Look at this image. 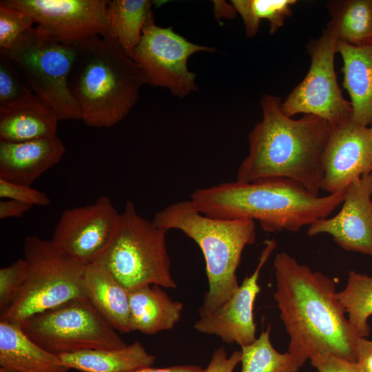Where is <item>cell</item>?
<instances>
[{
  "mask_svg": "<svg viewBox=\"0 0 372 372\" xmlns=\"http://www.w3.org/2000/svg\"><path fill=\"white\" fill-rule=\"evenodd\" d=\"M310 362L318 372H362L357 362L331 353L316 354Z\"/></svg>",
  "mask_w": 372,
  "mask_h": 372,
  "instance_id": "33",
  "label": "cell"
},
{
  "mask_svg": "<svg viewBox=\"0 0 372 372\" xmlns=\"http://www.w3.org/2000/svg\"><path fill=\"white\" fill-rule=\"evenodd\" d=\"M27 262L25 282L17 299L0 320L19 324L70 300L87 298L85 265L57 248L51 240L28 236L23 244Z\"/></svg>",
  "mask_w": 372,
  "mask_h": 372,
  "instance_id": "7",
  "label": "cell"
},
{
  "mask_svg": "<svg viewBox=\"0 0 372 372\" xmlns=\"http://www.w3.org/2000/svg\"><path fill=\"white\" fill-rule=\"evenodd\" d=\"M59 121L52 108L33 94L0 109V141L22 142L56 135Z\"/></svg>",
  "mask_w": 372,
  "mask_h": 372,
  "instance_id": "18",
  "label": "cell"
},
{
  "mask_svg": "<svg viewBox=\"0 0 372 372\" xmlns=\"http://www.w3.org/2000/svg\"><path fill=\"white\" fill-rule=\"evenodd\" d=\"M322 189L344 191L362 176L372 172V126L350 119L331 127L322 154Z\"/></svg>",
  "mask_w": 372,
  "mask_h": 372,
  "instance_id": "14",
  "label": "cell"
},
{
  "mask_svg": "<svg viewBox=\"0 0 372 372\" xmlns=\"http://www.w3.org/2000/svg\"><path fill=\"white\" fill-rule=\"evenodd\" d=\"M26 273L27 262L24 258L0 269V314L17 299L25 282Z\"/></svg>",
  "mask_w": 372,
  "mask_h": 372,
  "instance_id": "31",
  "label": "cell"
},
{
  "mask_svg": "<svg viewBox=\"0 0 372 372\" xmlns=\"http://www.w3.org/2000/svg\"><path fill=\"white\" fill-rule=\"evenodd\" d=\"M65 152L56 135L22 142L0 141V178L31 186Z\"/></svg>",
  "mask_w": 372,
  "mask_h": 372,
  "instance_id": "17",
  "label": "cell"
},
{
  "mask_svg": "<svg viewBox=\"0 0 372 372\" xmlns=\"http://www.w3.org/2000/svg\"><path fill=\"white\" fill-rule=\"evenodd\" d=\"M271 325L251 344L241 347V372H298L300 366L288 351H276L270 340Z\"/></svg>",
  "mask_w": 372,
  "mask_h": 372,
  "instance_id": "27",
  "label": "cell"
},
{
  "mask_svg": "<svg viewBox=\"0 0 372 372\" xmlns=\"http://www.w3.org/2000/svg\"><path fill=\"white\" fill-rule=\"evenodd\" d=\"M33 206L17 201L8 199L0 201V219L15 217L21 218L27 211L32 209Z\"/></svg>",
  "mask_w": 372,
  "mask_h": 372,
  "instance_id": "36",
  "label": "cell"
},
{
  "mask_svg": "<svg viewBox=\"0 0 372 372\" xmlns=\"http://www.w3.org/2000/svg\"><path fill=\"white\" fill-rule=\"evenodd\" d=\"M163 1L151 0L109 1L106 11L107 36L116 39L132 59L143 28L154 22L152 7Z\"/></svg>",
  "mask_w": 372,
  "mask_h": 372,
  "instance_id": "24",
  "label": "cell"
},
{
  "mask_svg": "<svg viewBox=\"0 0 372 372\" xmlns=\"http://www.w3.org/2000/svg\"><path fill=\"white\" fill-rule=\"evenodd\" d=\"M152 222L166 231H181L201 249L209 288L199 309L200 317L210 313L237 291L240 285L236 270L242 253L256 240L254 220L209 217L188 200L158 211Z\"/></svg>",
  "mask_w": 372,
  "mask_h": 372,
  "instance_id": "5",
  "label": "cell"
},
{
  "mask_svg": "<svg viewBox=\"0 0 372 372\" xmlns=\"http://www.w3.org/2000/svg\"><path fill=\"white\" fill-rule=\"evenodd\" d=\"M203 369L197 365H178L166 368H143L131 372H203Z\"/></svg>",
  "mask_w": 372,
  "mask_h": 372,
  "instance_id": "37",
  "label": "cell"
},
{
  "mask_svg": "<svg viewBox=\"0 0 372 372\" xmlns=\"http://www.w3.org/2000/svg\"><path fill=\"white\" fill-rule=\"evenodd\" d=\"M337 296L358 335L369 336L368 320L372 316V276L350 271L346 287Z\"/></svg>",
  "mask_w": 372,
  "mask_h": 372,
  "instance_id": "26",
  "label": "cell"
},
{
  "mask_svg": "<svg viewBox=\"0 0 372 372\" xmlns=\"http://www.w3.org/2000/svg\"><path fill=\"white\" fill-rule=\"evenodd\" d=\"M337 37L328 27L308 44L311 57L304 79L289 93L281 108L289 117L302 113L326 121L331 127L351 119L352 107L343 97L334 68Z\"/></svg>",
  "mask_w": 372,
  "mask_h": 372,
  "instance_id": "10",
  "label": "cell"
},
{
  "mask_svg": "<svg viewBox=\"0 0 372 372\" xmlns=\"http://www.w3.org/2000/svg\"><path fill=\"white\" fill-rule=\"evenodd\" d=\"M340 211L309 225V236L327 234L343 249L372 257V172L345 189Z\"/></svg>",
  "mask_w": 372,
  "mask_h": 372,
  "instance_id": "16",
  "label": "cell"
},
{
  "mask_svg": "<svg viewBox=\"0 0 372 372\" xmlns=\"http://www.w3.org/2000/svg\"><path fill=\"white\" fill-rule=\"evenodd\" d=\"M241 358V350L234 351L228 357L225 349L221 347L214 351L208 366L203 372H233Z\"/></svg>",
  "mask_w": 372,
  "mask_h": 372,
  "instance_id": "34",
  "label": "cell"
},
{
  "mask_svg": "<svg viewBox=\"0 0 372 372\" xmlns=\"http://www.w3.org/2000/svg\"><path fill=\"white\" fill-rule=\"evenodd\" d=\"M69 369L81 372H131L152 366L156 357L138 341L112 349H88L59 355Z\"/></svg>",
  "mask_w": 372,
  "mask_h": 372,
  "instance_id": "23",
  "label": "cell"
},
{
  "mask_svg": "<svg viewBox=\"0 0 372 372\" xmlns=\"http://www.w3.org/2000/svg\"><path fill=\"white\" fill-rule=\"evenodd\" d=\"M167 231L140 216L129 200L110 242L95 262L103 265L128 290L147 285L176 288Z\"/></svg>",
  "mask_w": 372,
  "mask_h": 372,
  "instance_id": "6",
  "label": "cell"
},
{
  "mask_svg": "<svg viewBox=\"0 0 372 372\" xmlns=\"http://www.w3.org/2000/svg\"><path fill=\"white\" fill-rule=\"evenodd\" d=\"M260 105L262 118L249 134V154L238 167L236 180L286 178L319 196L330 125L311 114L300 119L286 116L281 99L270 94L262 96Z\"/></svg>",
  "mask_w": 372,
  "mask_h": 372,
  "instance_id": "2",
  "label": "cell"
},
{
  "mask_svg": "<svg viewBox=\"0 0 372 372\" xmlns=\"http://www.w3.org/2000/svg\"><path fill=\"white\" fill-rule=\"evenodd\" d=\"M273 268L274 300L289 336L287 351L299 366L327 353L356 362L360 336L345 316L333 281L283 251L276 255Z\"/></svg>",
  "mask_w": 372,
  "mask_h": 372,
  "instance_id": "1",
  "label": "cell"
},
{
  "mask_svg": "<svg viewBox=\"0 0 372 372\" xmlns=\"http://www.w3.org/2000/svg\"><path fill=\"white\" fill-rule=\"evenodd\" d=\"M337 52L343 61V85L352 107L353 122L372 125V43L353 45L337 41Z\"/></svg>",
  "mask_w": 372,
  "mask_h": 372,
  "instance_id": "19",
  "label": "cell"
},
{
  "mask_svg": "<svg viewBox=\"0 0 372 372\" xmlns=\"http://www.w3.org/2000/svg\"><path fill=\"white\" fill-rule=\"evenodd\" d=\"M85 289L91 304L110 326L121 333L132 331L129 290L103 265L94 262L85 266Z\"/></svg>",
  "mask_w": 372,
  "mask_h": 372,
  "instance_id": "20",
  "label": "cell"
},
{
  "mask_svg": "<svg viewBox=\"0 0 372 372\" xmlns=\"http://www.w3.org/2000/svg\"><path fill=\"white\" fill-rule=\"evenodd\" d=\"M331 20L327 27L338 41L353 45L372 43V0H335L327 6Z\"/></svg>",
  "mask_w": 372,
  "mask_h": 372,
  "instance_id": "25",
  "label": "cell"
},
{
  "mask_svg": "<svg viewBox=\"0 0 372 372\" xmlns=\"http://www.w3.org/2000/svg\"><path fill=\"white\" fill-rule=\"evenodd\" d=\"M0 372H17V371H13V370H10V369H8L0 367Z\"/></svg>",
  "mask_w": 372,
  "mask_h": 372,
  "instance_id": "39",
  "label": "cell"
},
{
  "mask_svg": "<svg viewBox=\"0 0 372 372\" xmlns=\"http://www.w3.org/2000/svg\"><path fill=\"white\" fill-rule=\"evenodd\" d=\"M34 23L27 14L0 3V51L8 50Z\"/></svg>",
  "mask_w": 372,
  "mask_h": 372,
  "instance_id": "30",
  "label": "cell"
},
{
  "mask_svg": "<svg viewBox=\"0 0 372 372\" xmlns=\"http://www.w3.org/2000/svg\"><path fill=\"white\" fill-rule=\"evenodd\" d=\"M20 325L32 340L57 355L127 345L87 298L70 300L32 316Z\"/></svg>",
  "mask_w": 372,
  "mask_h": 372,
  "instance_id": "9",
  "label": "cell"
},
{
  "mask_svg": "<svg viewBox=\"0 0 372 372\" xmlns=\"http://www.w3.org/2000/svg\"><path fill=\"white\" fill-rule=\"evenodd\" d=\"M109 0H2L0 3L30 16L53 39L75 43L95 36H107Z\"/></svg>",
  "mask_w": 372,
  "mask_h": 372,
  "instance_id": "12",
  "label": "cell"
},
{
  "mask_svg": "<svg viewBox=\"0 0 372 372\" xmlns=\"http://www.w3.org/2000/svg\"><path fill=\"white\" fill-rule=\"evenodd\" d=\"M198 52H214L216 49L192 43L172 27L163 28L152 22L143 28L132 59L146 83L167 88L173 96L183 98L197 90L196 74L189 70L187 61Z\"/></svg>",
  "mask_w": 372,
  "mask_h": 372,
  "instance_id": "11",
  "label": "cell"
},
{
  "mask_svg": "<svg viewBox=\"0 0 372 372\" xmlns=\"http://www.w3.org/2000/svg\"><path fill=\"white\" fill-rule=\"evenodd\" d=\"M160 287L147 285L129 290L132 331L154 335L172 329L180 320L183 303L172 300Z\"/></svg>",
  "mask_w": 372,
  "mask_h": 372,
  "instance_id": "22",
  "label": "cell"
},
{
  "mask_svg": "<svg viewBox=\"0 0 372 372\" xmlns=\"http://www.w3.org/2000/svg\"><path fill=\"white\" fill-rule=\"evenodd\" d=\"M32 94L11 61L0 51V109Z\"/></svg>",
  "mask_w": 372,
  "mask_h": 372,
  "instance_id": "29",
  "label": "cell"
},
{
  "mask_svg": "<svg viewBox=\"0 0 372 372\" xmlns=\"http://www.w3.org/2000/svg\"><path fill=\"white\" fill-rule=\"evenodd\" d=\"M231 3L244 23L246 36L255 37L259 31L260 21L269 23L271 34L283 26L286 19L291 15L296 0H232Z\"/></svg>",
  "mask_w": 372,
  "mask_h": 372,
  "instance_id": "28",
  "label": "cell"
},
{
  "mask_svg": "<svg viewBox=\"0 0 372 372\" xmlns=\"http://www.w3.org/2000/svg\"><path fill=\"white\" fill-rule=\"evenodd\" d=\"M0 367L17 372H68L59 356L45 350L21 325L0 320Z\"/></svg>",
  "mask_w": 372,
  "mask_h": 372,
  "instance_id": "21",
  "label": "cell"
},
{
  "mask_svg": "<svg viewBox=\"0 0 372 372\" xmlns=\"http://www.w3.org/2000/svg\"><path fill=\"white\" fill-rule=\"evenodd\" d=\"M254 271L245 277L237 291L225 302L207 316L200 317L194 328L198 332L215 335L227 344L240 347L256 340L254 305L260 291V273L276 247L274 239L267 240Z\"/></svg>",
  "mask_w": 372,
  "mask_h": 372,
  "instance_id": "15",
  "label": "cell"
},
{
  "mask_svg": "<svg viewBox=\"0 0 372 372\" xmlns=\"http://www.w3.org/2000/svg\"><path fill=\"white\" fill-rule=\"evenodd\" d=\"M214 14L216 18L223 17L231 19L236 15V11L231 2L229 3L223 1H214Z\"/></svg>",
  "mask_w": 372,
  "mask_h": 372,
  "instance_id": "38",
  "label": "cell"
},
{
  "mask_svg": "<svg viewBox=\"0 0 372 372\" xmlns=\"http://www.w3.org/2000/svg\"><path fill=\"white\" fill-rule=\"evenodd\" d=\"M73 44L69 87L81 120L93 127L116 125L130 113L146 84L140 67L111 37L95 35Z\"/></svg>",
  "mask_w": 372,
  "mask_h": 372,
  "instance_id": "4",
  "label": "cell"
},
{
  "mask_svg": "<svg viewBox=\"0 0 372 372\" xmlns=\"http://www.w3.org/2000/svg\"><path fill=\"white\" fill-rule=\"evenodd\" d=\"M0 197L14 200L32 206L45 207L51 203L43 192L31 186L17 184L0 178Z\"/></svg>",
  "mask_w": 372,
  "mask_h": 372,
  "instance_id": "32",
  "label": "cell"
},
{
  "mask_svg": "<svg viewBox=\"0 0 372 372\" xmlns=\"http://www.w3.org/2000/svg\"><path fill=\"white\" fill-rule=\"evenodd\" d=\"M357 364L362 372H372V340L359 337L355 344Z\"/></svg>",
  "mask_w": 372,
  "mask_h": 372,
  "instance_id": "35",
  "label": "cell"
},
{
  "mask_svg": "<svg viewBox=\"0 0 372 372\" xmlns=\"http://www.w3.org/2000/svg\"><path fill=\"white\" fill-rule=\"evenodd\" d=\"M120 213L111 199L99 197L94 203L65 210L53 233V244L87 265L96 261L107 247Z\"/></svg>",
  "mask_w": 372,
  "mask_h": 372,
  "instance_id": "13",
  "label": "cell"
},
{
  "mask_svg": "<svg viewBox=\"0 0 372 372\" xmlns=\"http://www.w3.org/2000/svg\"><path fill=\"white\" fill-rule=\"evenodd\" d=\"M345 190L316 196L286 178L223 183L198 189L190 200L203 214L216 218L258 220L267 232L298 231L327 218L340 206Z\"/></svg>",
  "mask_w": 372,
  "mask_h": 372,
  "instance_id": "3",
  "label": "cell"
},
{
  "mask_svg": "<svg viewBox=\"0 0 372 372\" xmlns=\"http://www.w3.org/2000/svg\"><path fill=\"white\" fill-rule=\"evenodd\" d=\"M19 76L31 91L48 103L59 121L81 119L80 108L69 87L75 56L73 43L50 37L32 27L6 51Z\"/></svg>",
  "mask_w": 372,
  "mask_h": 372,
  "instance_id": "8",
  "label": "cell"
}]
</instances>
